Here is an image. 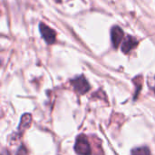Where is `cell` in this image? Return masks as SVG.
Returning <instances> with one entry per match:
<instances>
[{"label": "cell", "instance_id": "7a4b0ae2", "mask_svg": "<svg viewBox=\"0 0 155 155\" xmlns=\"http://www.w3.org/2000/svg\"><path fill=\"white\" fill-rule=\"evenodd\" d=\"M72 85L74 89L80 94H84L90 89V85L84 76H79L74 79L72 81Z\"/></svg>", "mask_w": 155, "mask_h": 155}, {"label": "cell", "instance_id": "5b68a950", "mask_svg": "<svg viewBox=\"0 0 155 155\" xmlns=\"http://www.w3.org/2000/svg\"><path fill=\"white\" fill-rule=\"evenodd\" d=\"M138 45V41L133 37V36H128L126 37L122 45V51L124 54H128L131 50H133L136 45Z\"/></svg>", "mask_w": 155, "mask_h": 155}, {"label": "cell", "instance_id": "6da1fadb", "mask_svg": "<svg viewBox=\"0 0 155 155\" xmlns=\"http://www.w3.org/2000/svg\"><path fill=\"white\" fill-rule=\"evenodd\" d=\"M74 150L79 155H90L92 153L90 144L84 135H80L76 139Z\"/></svg>", "mask_w": 155, "mask_h": 155}, {"label": "cell", "instance_id": "3957f363", "mask_svg": "<svg viewBox=\"0 0 155 155\" xmlns=\"http://www.w3.org/2000/svg\"><path fill=\"white\" fill-rule=\"evenodd\" d=\"M39 30L40 33L43 36V38L45 39V41L47 44H53L55 40V32L50 28L48 25H46L45 24L41 23L39 25Z\"/></svg>", "mask_w": 155, "mask_h": 155}, {"label": "cell", "instance_id": "277c9868", "mask_svg": "<svg viewBox=\"0 0 155 155\" xmlns=\"http://www.w3.org/2000/svg\"><path fill=\"white\" fill-rule=\"evenodd\" d=\"M124 31L122 30L121 27L119 26H114L111 30V38H112V43L114 48H117L119 45L123 42L124 39Z\"/></svg>", "mask_w": 155, "mask_h": 155}, {"label": "cell", "instance_id": "8992f818", "mask_svg": "<svg viewBox=\"0 0 155 155\" xmlns=\"http://www.w3.org/2000/svg\"><path fill=\"white\" fill-rule=\"evenodd\" d=\"M31 121H32V117L30 114H25L22 118H21V122H20V124H19V131H25L26 128L29 127L30 124H31Z\"/></svg>", "mask_w": 155, "mask_h": 155}, {"label": "cell", "instance_id": "9c48e42d", "mask_svg": "<svg viewBox=\"0 0 155 155\" xmlns=\"http://www.w3.org/2000/svg\"><path fill=\"white\" fill-rule=\"evenodd\" d=\"M17 155H26V151H25V147H21V148L18 150Z\"/></svg>", "mask_w": 155, "mask_h": 155}, {"label": "cell", "instance_id": "ba28073f", "mask_svg": "<svg viewBox=\"0 0 155 155\" xmlns=\"http://www.w3.org/2000/svg\"><path fill=\"white\" fill-rule=\"evenodd\" d=\"M148 84L151 89H153L155 93V75L153 77H149L148 79Z\"/></svg>", "mask_w": 155, "mask_h": 155}, {"label": "cell", "instance_id": "52a82bcc", "mask_svg": "<svg viewBox=\"0 0 155 155\" xmlns=\"http://www.w3.org/2000/svg\"><path fill=\"white\" fill-rule=\"evenodd\" d=\"M132 155H151V153L147 147H139L132 151Z\"/></svg>", "mask_w": 155, "mask_h": 155}]
</instances>
